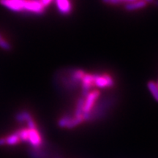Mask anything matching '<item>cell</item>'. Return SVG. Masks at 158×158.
Returning <instances> with one entry per match:
<instances>
[{"mask_svg": "<svg viewBox=\"0 0 158 158\" xmlns=\"http://www.w3.org/2000/svg\"><path fill=\"white\" fill-rule=\"evenodd\" d=\"M6 144V140L5 138H0V146H3Z\"/></svg>", "mask_w": 158, "mask_h": 158, "instance_id": "cell-14", "label": "cell"}, {"mask_svg": "<svg viewBox=\"0 0 158 158\" xmlns=\"http://www.w3.org/2000/svg\"><path fill=\"white\" fill-rule=\"evenodd\" d=\"M114 84L113 78L108 75L94 74V86L98 88L112 87Z\"/></svg>", "mask_w": 158, "mask_h": 158, "instance_id": "cell-3", "label": "cell"}, {"mask_svg": "<svg viewBox=\"0 0 158 158\" xmlns=\"http://www.w3.org/2000/svg\"><path fill=\"white\" fill-rule=\"evenodd\" d=\"M100 97V92L98 90L92 91L86 95V100H84V121H89V114L93 109L94 104Z\"/></svg>", "mask_w": 158, "mask_h": 158, "instance_id": "cell-2", "label": "cell"}, {"mask_svg": "<svg viewBox=\"0 0 158 158\" xmlns=\"http://www.w3.org/2000/svg\"><path fill=\"white\" fill-rule=\"evenodd\" d=\"M41 4L43 5V7H48V6L50 5V4L52 2L53 0H39Z\"/></svg>", "mask_w": 158, "mask_h": 158, "instance_id": "cell-13", "label": "cell"}, {"mask_svg": "<svg viewBox=\"0 0 158 158\" xmlns=\"http://www.w3.org/2000/svg\"><path fill=\"white\" fill-rule=\"evenodd\" d=\"M137 1V0H102V2L109 5H118L122 2H133Z\"/></svg>", "mask_w": 158, "mask_h": 158, "instance_id": "cell-11", "label": "cell"}, {"mask_svg": "<svg viewBox=\"0 0 158 158\" xmlns=\"http://www.w3.org/2000/svg\"><path fill=\"white\" fill-rule=\"evenodd\" d=\"M84 99L83 98H79L76 103V111H75V116H74L75 117H83V114H84Z\"/></svg>", "mask_w": 158, "mask_h": 158, "instance_id": "cell-7", "label": "cell"}, {"mask_svg": "<svg viewBox=\"0 0 158 158\" xmlns=\"http://www.w3.org/2000/svg\"><path fill=\"white\" fill-rule=\"evenodd\" d=\"M19 133L20 141L29 142V128H23L20 130H18Z\"/></svg>", "mask_w": 158, "mask_h": 158, "instance_id": "cell-10", "label": "cell"}, {"mask_svg": "<svg viewBox=\"0 0 158 158\" xmlns=\"http://www.w3.org/2000/svg\"><path fill=\"white\" fill-rule=\"evenodd\" d=\"M5 140L6 143L8 144V145H15V144L19 143L20 141V138L18 131L15 132L14 133L11 134V135H9L7 138H5Z\"/></svg>", "mask_w": 158, "mask_h": 158, "instance_id": "cell-9", "label": "cell"}, {"mask_svg": "<svg viewBox=\"0 0 158 158\" xmlns=\"http://www.w3.org/2000/svg\"><path fill=\"white\" fill-rule=\"evenodd\" d=\"M59 13L62 15H68L72 11V5L70 0H55Z\"/></svg>", "mask_w": 158, "mask_h": 158, "instance_id": "cell-5", "label": "cell"}, {"mask_svg": "<svg viewBox=\"0 0 158 158\" xmlns=\"http://www.w3.org/2000/svg\"><path fill=\"white\" fill-rule=\"evenodd\" d=\"M82 94L84 97L89 93V90L94 86V74H85L81 80Z\"/></svg>", "mask_w": 158, "mask_h": 158, "instance_id": "cell-4", "label": "cell"}, {"mask_svg": "<svg viewBox=\"0 0 158 158\" xmlns=\"http://www.w3.org/2000/svg\"><path fill=\"white\" fill-rule=\"evenodd\" d=\"M0 5L13 12H28L41 15L45 13V7L39 0H0Z\"/></svg>", "mask_w": 158, "mask_h": 158, "instance_id": "cell-1", "label": "cell"}, {"mask_svg": "<svg viewBox=\"0 0 158 158\" xmlns=\"http://www.w3.org/2000/svg\"><path fill=\"white\" fill-rule=\"evenodd\" d=\"M147 87L149 89V92H151L152 95L155 98V100L158 102V86L156 84V83L150 81L148 82Z\"/></svg>", "mask_w": 158, "mask_h": 158, "instance_id": "cell-8", "label": "cell"}, {"mask_svg": "<svg viewBox=\"0 0 158 158\" xmlns=\"http://www.w3.org/2000/svg\"><path fill=\"white\" fill-rule=\"evenodd\" d=\"M0 47L5 49V51H10L11 49V45H10V43L3 39L1 35H0Z\"/></svg>", "mask_w": 158, "mask_h": 158, "instance_id": "cell-12", "label": "cell"}, {"mask_svg": "<svg viewBox=\"0 0 158 158\" xmlns=\"http://www.w3.org/2000/svg\"><path fill=\"white\" fill-rule=\"evenodd\" d=\"M157 84V86H158V82H157V84Z\"/></svg>", "mask_w": 158, "mask_h": 158, "instance_id": "cell-15", "label": "cell"}, {"mask_svg": "<svg viewBox=\"0 0 158 158\" xmlns=\"http://www.w3.org/2000/svg\"><path fill=\"white\" fill-rule=\"evenodd\" d=\"M147 3L143 0H137V1L133 2L127 3L124 6V8L127 11H133L136 10L138 9H142L147 6Z\"/></svg>", "mask_w": 158, "mask_h": 158, "instance_id": "cell-6", "label": "cell"}]
</instances>
